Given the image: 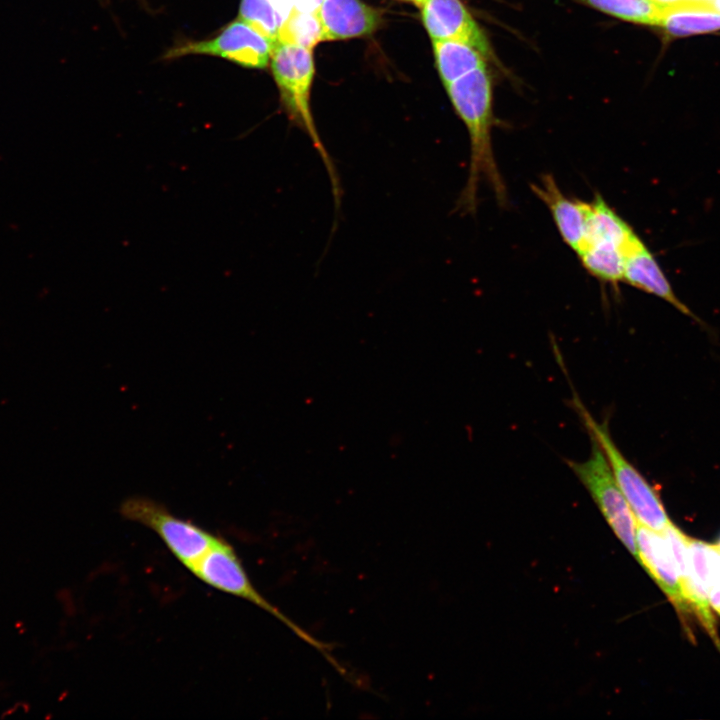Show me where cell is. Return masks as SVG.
I'll return each instance as SVG.
<instances>
[{
    "label": "cell",
    "instance_id": "cell-1",
    "mask_svg": "<svg viewBox=\"0 0 720 720\" xmlns=\"http://www.w3.org/2000/svg\"><path fill=\"white\" fill-rule=\"evenodd\" d=\"M451 103L463 121L470 140L469 169L465 185L456 203L462 214H474L478 206V192L487 183L497 203H509L505 181L500 173L492 145L495 124L492 84L486 68L472 71L445 86Z\"/></svg>",
    "mask_w": 720,
    "mask_h": 720
},
{
    "label": "cell",
    "instance_id": "cell-2",
    "mask_svg": "<svg viewBox=\"0 0 720 720\" xmlns=\"http://www.w3.org/2000/svg\"><path fill=\"white\" fill-rule=\"evenodd\" d=\"M271 68L279 86L290 119L310 138L330 180L337 209L341 202V187L337 170L314 124L310 109V89L314 76L312 50L297 45L275 42L271 53Z\"/></svg>",
    "mask_w": 720,
    "mask_h": 720
},
{
    "label": "cell",
    "instance_id": "cell-3",
    "mask_svg": "<svg viewBox=\"0 0 720 720\" xmlns=\"http://www.w3.org/2000/svg\"><path fill=\"white\" fill-rule=\"evenodd\" d=\"M190 573L203 583L221 592L246 600L270 613L301 640L319 651L339 673L346 674L345 669L332 656V648L329 644L311 636L258 592L250 581L233 546L222 537Z\"/></svg>",
    "mask_w": 720,
    "mask_h": 720
},
{
    "label": "cell",
    "instance_id": "cell-4",
    "mask_svg": "<svg viewBox=\"0 0 720 720\" xmlns=\"http://www.w3.org/2000/svg\"><path fill=\"white\" fill-rule=\"evenodd\" d=\"M573 404L590 437L602 449L637 522L653 531L663 532L671 521L656 490L621 453L610 436L607 424L595 420L577 396Z\"/></svg>",
    "mask_w": 720,
    "mask_h": 720
},
{
    "label": "cell",
    "instance_id": "cell-5",
    "mask_svg": "<svg viewBox=\"0 0 720 720\" xmlns=\"http://www.w3.org/2000/svg\"><path fill=\"white\" fill-rule=\"evenodd\" d=\"M120 514L154 531L189 572L220 538L190 520L173 515L163 504L147 497L127 498L120 506Z\"/></svg>",
    "mask_w": 720,
    "mask_h": 720
},
{
    "label": "cell",
    "instance_id": "cell-6",
    "mask_svg": "<svg viewBox=\"0 0 720 720\" xmlns=\"http://www.w3.org/2000/svg\"><path fill=\"white\" fill-rule=\"evenodd\" d=\"M566 462L588 490L615 535L636 558L637 520L598 443L591 438V451L586 460Z\"/></svg>",
    "mask_w": 720,
    "mask_h": 720
},
{
    "label": "cell",
    "instance_id": "cell-7",
    "mask_svg": "<svg viewBox=\"0 0 720 720\" xmlns=\"http://www.w3.org/2000/svg\"><path fill=\"white\" fill-rule=\"evenodd\" d=\"M275 42L238 19L211 40L188 42L167 52L165 58L190 54L219 56L250 68H264Z\"/></svg>",
    "mask_w": 720,
    "mask_h": 720
},
{
    "label": "cell",
    "instance_id": "cell-8",
    "mask_svg": "<svg viewBox=\"0 0 720 720\" xmlns=\"http://www.w3.org/2000/svg\"><path fill=\"white\" fill-rule=\"evenodd\" d=\"M424 26L432 41L457 40L492 56L489 41L461 0H425L421 6Z\"/></svg>",
    "mask_w": 720,
    "mask_h": 720
},
{
    "label": "cell",
    "instance_id": "cell-9",
    "mask_svg": "<svg viewBox=\"0 0 720 720\" xmlns=\"http://www.w3.org/2000/svg\"><path fill=\"white\" fill-rule=\"evenodd\" d=\"M636 559L680 612L691 611L684 598L676 562L665 536L637 522Z\"/></svg>",
    "mask_w": 720,
    "mask_h": 720
},
{
    "label": "cell",
    "instance_id": "cell-10",
    "mask_svg": "<svg viewBox=\"0 0 720 720\" xmlns=\"http://www.w3.org/2000/svg\"><path fill=\"white\" fill-rule=\"evenodd\" d=\"M530 188L549 210L564 243L578 255L585 244L587 202L569 198L548 173L531 183Z\"/></svg>",
    "mask_w": 720,
    "mask_h": 720
},
{
    "label": "cell",
    "instance_id": "cell-11",
    "mask_svg": "<svg viewBox=\"0 0 720 720\" xmlns=\"http://www.w3.org/2000/svg\"><path fill=\"white\" fill-rule=\"evenodd\" d=\"M315 13L322 41L364 36L372 33L380 22L378 12L360 0H323Z\"/></svg>",
    "mask_w": 720,
    "mask_h": 720
},
{
    "label": "cell",
    "instance_id": "cell-12",
    "mask_svg": "<svg viewBox=\"0 0 720 720\" xmlns=\"http://www.w3.org/2000/svg\"><path fill=\"white\" fill-rule=\"evenodd\" d=\"M641 242L643 241L633 228L600 194H595L592 201L587 202L586 237L583 249L590 245H609L623 250L627 257Z\"/></svg>",
    "mask_w": 720,
    "mask_h": 720
},
{
    "label": "cell",
    "instance_id": "cell-13",
    "mask_svg": "<svg viewBox=\"0 0 720 720\" xmlns=\"http://www.w3.org/2000/svg\"><path fill=\"white\" fill-rule=\"evenodd\" d=\"M623 283L657 296L673 305L680 312L693 319H698L676 296L655 256L643 242L626 257Z\"/></svg>",
    "mask_w": 720,
    "mask_h": 720
},
{
    "label": "cell",
    "instance_id": "cell-14",
    "mask_svg": "<svg viewBox=\"0 0 720 720\" xmlns=\"http://www.w3.org/2000/svg\"><path fill=\"white\" fill-rule=\"evenodd\" d=\"M657 26L673 37L710 33L720 30V12L706 3L666 8Z\"/></svg>",
    "mask_w": 720,
    "mask_h": 720
},
{
    "label": "cell",
    "instance_id": "cell-15",
    "mask_svg": "<svg viewBox=\"0 0 720 720\" xmlns=\"http://www.w3.org/2000/svg\"><path fill=\"white\" fill-rule=\"evenodd\" d=\"M436 65L444 86L480 68L487 58L474 46L457 40L433 41Z\"/></svg>",
    "mask_w": 720,
    "mask_h": 720
},
{
    "label": "cell",
    "instance_id": "cell-16",
    "mask_svg": "<svg viewBox=\"0 0 720 720\" xmlns=\"http://www.w3.org/2000/svg\"><path fill=\"white\" fill-rule=\"evenodd\" d=\"M583 268L603 284L617 287L623 283L626 253L614 246H586L578 255Z\"/></svg>",
    "mask_w": 720,
    "mask_h": 720
},
{
    "label": "cell",
    "instance_id": "cell-17",
    "mask_svg": "<svg viewBox=\"0 0 720 720\" xmlns=\"http://www.w3.org/2000/svg\"><path fill=\"white\" fill-rule=\"evenodd\" d=\"M321 35V25L315 11L304 12L292 8L280 25L276 42L312 50L318 42L322 41Z\"/></svg>",
    "mask_w": 720,
    "mask_h": 720
},
{
    "label": "cell",
    "instance_id": "cell-18",
    "mask_svg": "<svg viewBox=\"0 0 720 720\" xmlns=\"http://www.w3.org/2000/svg\"><path fill=\"white\" fill-rule=\"evenodd\" d=\"M613 17L645 25H657L663 9L651 0H579Z\"/></svg>",
    "mask_w": 720,
    "mask_h": 720
},
{
    "label": "cell",
    "instance_id": "cell-19",
    "mask_svg": "<svg viewBox=\"0 0 720 720\" xmlns=\"http://www.w3.org/2000/svg\"><path fill=\"white\" fill-rule=\"evenodd\" d=\"M239 15V19L252 28L273 42L277 41L283 20L270 0H242Z\"/></svg>",
    "mask_w": 720,
    "mask_h": 720
},
{
    "label": "cell",
    "instance_id": "cell-20",
    "mask_svg": "<svg viewBox=\"0 0 720 720\" xmlns=\"http://www.w3.org/2000/svg\"><path fill=\"white\" fill-rule=\"evenodd\" d=\"M707 565V593L709 604L711 609L720 615V547L718 544L709 543Z\"/></svg>",
    "mask_w": 720,
    "mask_h": 720
},
{
    "label": "cell",
    "instance_id": "cell-21",
    "mask_svg": "<svg viewBox=\"0 0 720 720\" xmlns=\"http://www.w3.org/2000/svg\"><path fill=\"white\" fill-rule=\"evenodd\" d=\"M282 20H284L292 8L294 7V0H270Z\"/></svg>",
    "mask_w": 720,
    "mask_h": 720
},
{
    "label": "cell",
    "instance_id": "cell-22",
    "mask_svg": "<svg viewBox=\"0 0 720 720\" xmlns=\"http://www.w3.org/2000/svg\"><path fill=\"white\" fill-rule=\"evenodd\" d=\"M653 3L661 7L662 9L694 4V3H705L704 0H651ZM707 4V3H706Z\"/></svg>",
    "mask_w": 720,
    "mask_h": 720
},
{
    "label": "cell",
    "instance_id": "cell-23",
    "mask_svg": "<svg viewBox=\"0 0 720 720\" xmlns=\"http://www.w3.org/2000/svg\"><path fill=\"white\" fill-rule=\"evenodd\" d=\"M323 0H294V7L304 12H314Z\"/></svg>",
    "mask_w": 720,
    "mask_h": 720
},
{
    "label": "cell",
    "instance_id": "cell-24",
    "mask_svg": "<svg viewBox=\"0 0 720 720\" xmlns=\"http://www.w3.org/2000/svg\"><path fill=\"white\" fill-rule=\"evenodd\" d=\"M710 5L715 8L717 11L720 12V0H714L710 3Z\"/></svg>",
    "mask_w": 720,
    "mask_h": 720
},
{
    "label": "cell",
    "instance_id": "cell-25",
    "mask_svg": "<svg viewBox=\"0 0 720 720\" xmlns=\"http://www.w3.org/2000/svg\"><path fill=\"white\" fill-rule=\"evenodd\" d=\"M406 1L412 2V3H414L415 5H417L418 7L421 8V6L423 5V3H424L425 0H406Z\"/></svg>",
    "mask_w": 720,
    "mask_h": 720
},
{
    "label": "cell",
    "instance_id": "cell-26",
    "mask_svg": "<svg viewBox=\"0 0 720 720\" xmlns=\"http://www.w3.org/2000/svg\"><path fill=\"white\" fill-rule=\"evenodd\" d=\"M714 0H704L705 3L710 4Z\"/></svg>",
    "mask_w": 720,
    "mask_h": 720
},
{
    "label": "cell",
    "instance_id": "cell-27",
    "mask_svg": "<svg viewBox=\"0 0 720 720\" xmlns=\"http://www.w3.org/2000/svg\"><path fill=\"white\" fill-rule=\"evenodd\" d=\"M717 544H718V546L720 547V538H719V541H718V543H717Z\"/></svg>",
    "mask_w": 720,
    "mask_h": 720
}]
</instances>
